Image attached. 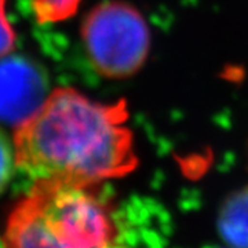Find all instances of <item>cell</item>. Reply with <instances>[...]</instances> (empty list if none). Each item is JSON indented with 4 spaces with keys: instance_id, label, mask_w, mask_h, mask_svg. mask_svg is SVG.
Segmentation results:
<instances>
[{
    "instance_id": "cell-5",
    "label": "cell",
    "mask_w": 248,
    "mask_h": 248,
    "mask_svg": "<svg viewBox=\"0 0 248 248\" xmlns=\"http://www.w3.org/2000/svg\"><path fill=\"white\" fill-rule=\"evenodd\" d=\"M218 231L232 248H248V184L223 202L218 214Z\"/></svg>"
},
{
    "instance_id": "cell-3",
    "label": "cell",
    "mask_w": 248,
    "mask_h": 248,
    "mask_svg": "<svg viewBox=\"0 0 248 248\" xmlns=\"http://www.w3.org/2000/svg\"><path fill=\"white\" fill-rule=\"evenodd\" d=\"M81 39L93 68L108 79L135 75L148 60L151 32L131 4L113 0L98 4L86 16Z\"/></svg>"
},
{
    "instance_id": "cell-6",
    "label": "cell",
    "mask_w": 248,
    "mask_h": 248,
    "mask_svg": "<svg viewBox=\"0 0 248 248\" xmlns=\"http://www.w3.org/2000/svg\"><path fill=\"white\" fill-rule=\"evenodd\" d=\"M81 0H31V7L39 24H57L73 17Z\"/></svg>"
},
{
    "instance_id": "cell-1",
    "label": "cell",
    "mask_w": 248,
    "mask_h": 248,
    "mask_svg": "<svg viewBox=\"0 0 248 248\" xmlns=\"http://www.w3.org/2000/svg\"><path fill=\"white\" fill-rule=\"evenodd\" d=\"M125 101L101 104L71 87L53 90L17 125V169L33 181L97 186L138 167Z\"/></svg>"
},
{
    "instance_id": "cell-2",
    "label": "cell",
    "mask_w": 248,
    "mask_h": 248,
    "mask_svg": "<svg viewBox=\"0 0 248 248\" xmlns=\"http://www.w3.org/2000/svg\"><path fill=\"white\" fill-rule=\"evenodd\" d=\"M94 187L33 181L7 217L3 248H117L115 218Z\"/></svg>"
},
{
    "instance_id": "cell-8",
    "label": "cell",
    "mask_w": 248,
    "mask_h": 248,
    "mask_svg": "<svg viewBox=\"0 0 248 248\" xmlns=\"http://www.w3.org/2000/svg\"><path fill=\"white\" fill-rule=\"evenodd\" d=\"M17 35L6 13V0H0V58L7 57L16 48Z\"/></svg>"
},
{
    "instance_id": "cell-7",
    "label": "cell",
    "mask_w": 248,
    "mask_h": 248,
    "mask_svg": "<svg viewBox=\"0 0 248 248\" xmlns=\"http://www.w3.org/2000/svg\"><path fill=\"white\" fill-rule=\"evenodd\" d=\"M16 169L17 160L14 142L10 141L7 134L0 128V195L11 182Z\"/></svg>"
},
{
    "instance_id": "cell-4",
    "label": "cell",
    "mask_w": 248,
    "mask_h": 248,
    "mask_svg": "<svg viewBox=\"0 0 248 248\" xmlns=\"http://www.w3.org/2000/svg\"><path fill=\"white\" fill-rule=\"evenodd\" d=\"M45 94V76L32 62L0 58V119L18 125L43 104Z\"/></svg>"
}]
</instances>
